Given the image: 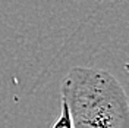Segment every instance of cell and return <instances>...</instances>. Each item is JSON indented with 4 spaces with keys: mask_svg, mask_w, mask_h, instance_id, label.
I'll return each mask as SVG.
<instances>
[{
    "mask_svg": "<svg viewBox=\"0 0 129 128\" xmlns=\"http://www.w3.org/2000/svg\"><path fill=\"white\" fill-rule=\"evenodd\" d=\"M60 96L73 128H129V97L112 72L73 66L62 81Z\"/></svg>",
    "mask_w": 129,
    "mask_h": 128,
    "instance_id": "cell-1",
    "label": "cell"
},
{
    "mask_svg": "<svg viewBox=\"0 0 129 128\" xmlns=\"http://www.w3.org/2000/svg\"><path fill=\"white\" fill-rule=\"evenodd\" d=\"M51 128H73L71 111H69V106H68V103L64 100H62V112H60L57 121L53 124Z\"/></svg>",
    "mask_w": 129,
    "mask_h": 128,
    "instance_id": "cell-2",
    "label": "cell"
}]
</instances>
